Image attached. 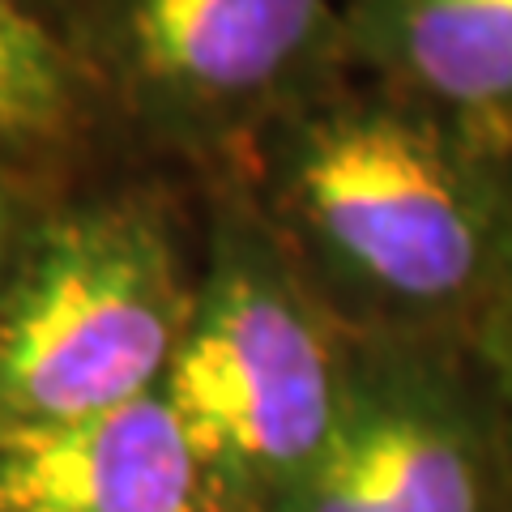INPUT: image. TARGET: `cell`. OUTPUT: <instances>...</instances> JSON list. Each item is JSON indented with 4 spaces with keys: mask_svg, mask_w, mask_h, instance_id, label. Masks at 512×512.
<instances>
[{
    "mask_svg": "<svg viewBox=\"0 0 512 512\" xmlns=\"http://www.w3.org/2000/svg\"><path fill=\"white\" fill-rule=\"evenodd\" d=\"M56 5H73V0H56Z\"/></svg>",
    "mask_w": 512,
    "mask_h": 512,
    "instance_id": "cell-11",
    "label": "cell"
},
{
    "mask_svg": "<svg viewBox=\"0 0 512 512\" xmlns=\"http://www.w3.org/2000/svg\"><path fill=\"white\" fill-rule=\"evenodd\" d=\"M94 86L158 146L235 163L342 82V0H73Z\"/></svg>",
    "mask_w": 512,
    "mask_h": 512,
    "instance_id": "cell-4",
    "label": "cell"
},
{
    "mask_svg": "<svg viewBox=\"0 0 512 512\" xmlns=\"http://www.w3.org/2000/svg\"><path fill=\"white\" fill-rule=\"evenodd\" d=\"M346 64L512 146V0H342Z\"/></svg>",
    "mask_w": 512,
    "mask_h": 512,
    "instance_id": "cell-7",
    "label": "cell"
},
{
    "mask_svg": "<svg viewBox=\"0 0 512 512\" xmlns=\"http://www.w3.org/2000/svg\"><path fill=\"white\" fill-rule=\"evenodd\" d=\"M26 218H22V201H18V188H13L5 175H0V282H5L13 256H18L22 239H26Z\"/></svg>",
    "mask_w": 512,
    "mask_h": 512,
    "instance_id": "cell-10",
    "label": "cell"
},
{
    "mask_svg": "<svg viewBox=\"0 0 512 512\" xmlns=\"http://www.w3.org/2000/svg\"><path fill=\"white\" fill-rule=\"evenodd\" d=\"M235 167L355 333L474 346L512 261V146L346 73Z\"/></svg>",
    "mask_w": 512,
    "mask_h": 512,
    "instance_id": "cell-1",
    "label": "cell"
},
{
    "mask_svg": "<svg viewBox=\"0 0 512 512\" xmlns=\"http://www.w3.org/2000/svg\"><path fill=\"white\" fill-rule=\"evenodd\" d=\"M359 333L231 188L210 214L163 393L218 512H274L338 436Z\"/></svg>",
    "mask_w": 512,
    "mask_h": 512,
    "instance_id": "cell-2",
    "label": "cell"
},
{
    "mask_svg": "<svg viewBox=\"0 0 512 512\" xmlns=\"http://www.w3.org/2000/svg\"><path fill=\"white\" fill-rule=\"evenodd\" d=\"M188 308L175 222L154 197L116 192L35 222L0 282V431L158 393Z\"/></svg>",
    "mask_w": 512,
    "mask_h": 512,
    "instance_id": "cell-3",
    "label": "cell"
},
{
    "mask_svg": "<svg viewBox=\"0 0 512 512\" xmlns=\"http://www.w3.org/2000/svg\"><path fill=\"white\" fill-rule=\"evenodd\" d=\"M274 512H512V440L474 346L359 333L338 436Z\"/></svg>",
    "mask_w": 512,
    "mask_h": 512,
    "instance_id": "cell-5",
    "label": "cell"
},
{
    "mask_svg": "<svg viewBox=\"0 0 512 512\" xmlns=\"http://www.w3.org/2000/svg\"><path fill=\"white\" fill-rule=\"evenodd\" d=\"M474 355L483 359L487 376L495 384V397H500V410L508 423V440H512V261H508L500 295H495L483 329H478V338H474Z\"/></svg>",
    "mask_w": 512,
    "mask_h": 512,
    "instance_id": "cell-9",
    "label": "cell"
},
{
    "mask_svg": "<svg viewBox=\"0 0 512 512\" xmlns=\"http://www.w3.org/2000/svg\"><path fill=\"white\" fill-rule=\"evenodd\" d=\"M94 77L22 0H0V150L43 154L82 133Z\"/></svg>",
    "mask_w": 512,
    "mask_h": 512,
    "instance_id": "cell-8",
    "label": "cell"
},
{
    "mask_svg": "<svg viewBox=\"0 0 512 512\" xmlns=\"http://www.w3.org/2000/svg\"><path fill=\"white\" fill-rule=\"evenodd\" d=\"M0 512H218L167 393L0 431Z\"/></svg>",
    "mask_w": 512,
    "mask_h": 512,
    "instance_id": "cell-6",
    "label": "cell"
}]
</instances>
